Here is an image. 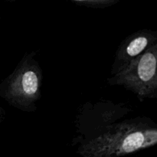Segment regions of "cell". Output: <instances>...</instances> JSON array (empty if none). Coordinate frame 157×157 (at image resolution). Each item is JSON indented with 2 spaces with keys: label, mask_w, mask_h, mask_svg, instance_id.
<instances>
[{
  "label": "cell",
  "mask_w": 157,
  "mask_h": 157,
  "mask_svg": "<svg viewBox=\"0 0 157 157\" xmlns=\"http://www.w3.org/2000/svg\"><path fill=\"white\" fill-rule=\"evenodd\" d=\"M157 125L147 117L112 124L99 136L73 144L80 157H123L156 146Z\"/></svg>",
  "instance_id": "6da1fadb"
},
{
  "label": "cell",
  "mask_w": 157,
  "mask_h": 157,
  "mask_svg": "<svg viewBox=\"0 0 157 157\" xmlns=\"http://www.w3.org/2000/svg\"><path fill=\"white\" fill-rule=\"evenodd\" d=\"M35 52L25 54L15 70L0 83V98L24 112L37 110L41 97L43 74Z\"/></svg>",
  "instance_id": "7a4b0ae2"
},
{
  "label": "cell",
  "mask_w": 157,
  "mask_h": 157,
  "mask_svg": "<svg viewBox=\"0 0 157 157\" xmlns=\"http://www.w3.org/2000/svg\"><path fill=\"white\" fill-rule=\"evenodd\" d=\"M111 86H121L140 102L157 97V43L107 78Z\"/></svg>",
  "instance_id": "3957f363"
},
{
  "label": "cell",
  "mask_w": 157,
  "mask_h": 157,
  "mask_svg": "<svg viewBox=\"0 0 157 157\" xmlns=\"http://www.w3.org/2000/svg\"><path fill=\"white\" fill-rule=\"evenodd\" d=\"M131 111L124 104H115L111 101L87 103L77 115V137L73 140V144L97 137Z\"/></svg>",
  "instance_id": "277c9868"
},
{
  "label": "cell",
  "mask_w": 157,
  "mask_h": 157,
  "mask_svg": "<svg viewBox=\"0 0 157 157\" xmlns=\"http://www.w3.org/2000/svg\"><path fill=\"white\" fill-rule=\"evenodd\" d=\"M157 43V32L142 29L127 36L121 42L115 54L110 75L125 67L134 58Z\"/></svg>",
  "instance_id": "5b68a950"
},
{
  "label": "cell",
  "mask_w": 157,
  "mask_h": 157,
  "mask_svg": "<svg viewBox=\"0 0 157 157\" xmlns=\"http://www.w3.org/2000/svg\"><path fill=\"white\" fill-rule=\"evenodd\" d=\"M75 3L94 9H103L117 4L121 0H70Z\"/></svg>",
  "instance_id": "8992f818"
},
{
  "label": "cell",
  "mask_w": 157,
  "mask_h": 157,
  "mask_svg": "<svg viewBox=\"0 0 157 157\" xmlns=\"http://www.w3.org/2000/svg\"><path fill=\"white\" fill-rule=\"evenodd\" d=\"M4 118H5V110H3L2 107L0 106V125H1V124L2 123Z\"/></svg>",
  "instance_id": "52a82bcc"
},
{
  "label": "cell",
  "mask_w": 157,
  "mask_h": 157,
  "mask_svg": "<svg viewBox=\"0 0 157 157\" xmlns=\"http://www.w3.org/2000/svg\"><path fill=\"white\" fill-rule=\"evenodd\" d=\"M8 1H10V2H15V1H16V0H8Z\"/></svg>",
  "instance_id": "ba28073f"
}]
</instances>
